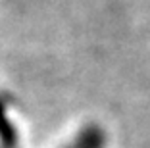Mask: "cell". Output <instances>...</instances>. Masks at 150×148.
Returning a JSON list of instances; mask_svg holds the SVG:
<instances>
[{
	"mask_svg": "<svg viewBox=\"0 0 150 148\" xmlns=\"http://www.w3.org/2000/svg\"><path fill=\"white\" fill-rule=\"evenodd\" d=\"M108 137L100 125H85L64 148H106Z\"/></svg>",
	"mask_w": 150,
	"mask_h": 148,
	"instance_id": "1",
	"label": "cell"
},
{
	"mask_svg": "<svg viewBox=\"0 0 150 148\" xmlns=\"http://www.w3.org/2000/svg\"><path fill=\"white\" fill-rule=\"evenodd\" d=\"M0 144H2V148H18L19 144L18 129L10 119L8 108L2 98H0Z\"/></svg>",
	"mask_w": 150,
	"mask_h": 148,
	"instance_id": "2",
	"label": "cell"
}]
</instances>
